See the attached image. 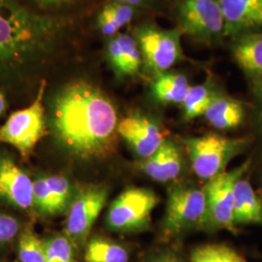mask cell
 <instances>
[{"instance_id": "cell-1", "label": "cell", "mask_w": 262, "mask_h": 262, "mask_svg": "<svg viewBox=\"0 0 262 262\" xmlns=\"http://www.w3.org/2000/svg\"><path fill=\"white\" fill-rule=\"evenodd\" d=\"M119 122L110 98L88 82L66 84L55 97L53 125L56 137L77 158L109 157L117 147Z\"/></svg>"}, {"instance_id": "cell-2", "label": "cell", "mask_w": 262, "mask_h": 262, "mask_svg": "<svg viewBox=\"0 0 262 262\" xmlns=\"http://www.w3.org/2000/svg\"><path fill=\"white\" fill-rule=\"evenodd\" d=\"M66 34L59 18L0 0V77L40 66L56 56Z\"/></svg>"}, {"instance_id": "cell-3", "label": "cell", "mask_w": 262, "mask_h": 262, "mask_svg": "<svg viewBox=\"0 0 262 262\" xmlns=\"http://www.w3.org/2000/svg\"><path fill=\"white\" fill-rule=\"evenodd\" d=\"M184 143L194 173L199 178L210 181L225 172L228 163L245 151L249 139L210 133L187 138Z\"/></svg>"}, {"instance_id": "cell-4", "label": "cell", "mask_w": 262, "mask_h": 262, "mask_svg": "<svg viewBox=\"0 0 262 262\" xmlns=\"http://www.w3.org/2000/svg\"><path fill=\"white\" fill-rule=\"evenodd\" d=\"M205 219L206 195L204 187L176 185L169 188L162 225L165 234L174 236L191 228H204Z\"/></svg>"}, {"instance_id": "cell-5", "label": "cell", "mask_w": 262, "mask_h": 262, "mask_svg": "<svg viewBox=\"0 0 262 262\" xmlns=\"http://www.w3.org/2000/svg\"><path fill=\"white\" fill-rule=\"evenodd\" d=\"M134 38L147 71L155 76L167 72L183 57L181 31L163 29L154 25L136 28Z\"/></svg>"}, {"instance_id": "cell-6", "label": "cell", "mask_w": 262, "mask_h": 262, "mask_svg": "<svg viewBox=\"0 0 262 262\" xmlns=\"http://www.w3.org/2000/svg\"><path fill=\"white\" fill-rule=\"evenodd\" d=\"M159 197L148 188L131 187L117 197L108 210L106 223L119 232H141L150 226L154 209Z\"/></svg>"}, {"instance_id": "cell-7", "label": "cell", "mask_w": 262, "mask_h": 262, "mask_svg": "<svg viewBox=\"0 0 262 262\" xmlns=\"http://www.w3.org/2000/svg\"><path fill=\"white\" fill-rule=\"evenodd\" d=\"M251 166V159L230 171H225L208 181L204 187L206 195V219L204 228L212 230L225 229L236 233L233 220L234 187Z\"/></svg>"}, {"instance_id": "cell-8", "label": "cell", "mask_w": 262, "mask_h": 262, "mask_svg": "<svg viewBox=\"0 0 262 262\" xmlns=\"http://www.w3.org/2000/svg\"><path fill=\"white\" fill-rule=\"evenodd\" d=\"M46 82H42L34 101L27 108L13 113L0 126V142L9 144L28 157L45 135V110L43 95Z\"/></svg>"}, {"instance_id": "cell-9", "label": "cell", "mask_w": 262, "mask_h": 262, "mask_svg": "<svg viewBox=\"0 0 262 262\" xmlns=\"http://www.w3.org/2000/svg\"><path fill=\"white\" fill-rule=\"evenodd\" d=\"M178 17L181 30L201 42L225 36V17L217 0H184Z\"/></svg>"}, {"instance_id": "cell-10", "label": "cell", "mask_w": 262, "mask_h": 262, "mask_svg": "<svg viewBox=\"0 0 262 262\" xmlns=\"http://www.w3.org/2000/svg\"><path fill=\"white\" fill-rule=\"evenodd\" d=\"M108 190L104 187H85L73 199L66 224V236L75 246H84L97 216L107 201Z\"/></svg>"}, {"instance_id": "cell-11", "label": "cell", "mask_w": 262, "mask_h": 262, "mask_svg": "<svg viewBox=\"0 0 262 262\" xmlns=\"http://www.w3.org/2000/svg\"><path fill=\"white\" fill-rule=\"evenodd\" d=\"M118 133L142 159L152 156L165 140L159 123L141 114H132L122 119L118 125Z\"/></svg>"}, {"instance_id": "cell-12", "label": "cell", "mask_w": 262, "mask_h": 262, "mask_svg": "<svg viewBox=\"0 0 262 262\" xmlns=\"http://www.w3.org/2000/svg\"><path fill=\"white\" fill-rule=\"evenodd\" d=\"M0 197L15 206H33V182L9 158L0 159Z\"/></svg>"}, {"instance_id": "cell-13", "label": "cell", "mask_w": 262, "mask_h": 262, "mask_svg": "<svg viewBox=\"0 0 262 262\" xmlns=\"http://www.w3.org/2000/svg\"><path fill=\"white\" fill-rule=\"evenodd\" d=\"M142 172L154 181L167 183L178 178L184 167V160L174 141L165 139L150 158L139 163Z\"/></svg>"}, {"instance_id": "cell-14", "label": "cell", "mask_w": 262, "mask_h": 262, "mask_svg": "<svg viewBox=\"0 0 262 262\" xmlns=\"http://www.w3.org/2000/svg\"><path fill=\"white\" fill-rule=\"evenodd\" d=\"M106 56L118 77L137 74L143 62L135 38L125 33H118L110 38L106 45Z\"/></svg>"}, {"instance_id": "cell-15", "label": "cell", "mask_w": 262, "mask_h": 262, "mask_svg": "<svg viewBox=\"0 0 262 262\" xmlns=\"http://www.w3.org/2000/svg\"><path fill=\"white\" fill-rule=\"evenodd\" d=\"M236 63L253 84H262V32H245L232 48Z\"/></svg>"}, {"instance_id": "cell-16", "label": "cell", "mask_w": 262, "mask_h": 262, "mask_svg": "<svg viewBox=\"0 0 262 262\" xmlns=\"http://www.w3.org/2000/svg\"><path fill=\"white\" fill-rule=\"evenodd\" d=\"M225 20V35L239 36L255 27L262 0H217Z\"/></svg>"}, {"instance_id": "cell-17", "label": "cell", "mask_w": 262, "mask_h": 262, "mask_svg": "<svg viewBox=\"0 0 262 262\" xmlns=\"http://www.w3.org/2000/svg\"><path fill=\"white\" fill-rule=\"evenodd\" d=\"M233 220L236 226L262 225V199L244 176L235 184Z\"/></svg>"}, {"instance_id": "cell-18", "label": "cell", "mask_w": 262, "mask_h": 262, "mask_svg": "<svg viewBox=\"0 0 262 262\" xmlns=\"http://www.w3.org/2000/svg\"><path fill=\"white\" fill-rule=\"evenodd\" d=\"M207 122L220 130L237 128L243 123L246 111L243 103L228 95L217 94L204 114Z\"/></svg>"}, {"instance_id": "cell-19", "label": "cell", "mask_w": 262, "mask_h": 262, "mask_svg": "<svg viewBox=\"0 0 262 262\" xmlns=\"http://www.w3.org/2000/svg\"><path fill=\"white\" fill-rule=\"evenodd\" d=\"M189 89L187 77L180 73H162L151 83L152 95L162 104L183 103Z\"/></svg>"}, {"instance_id": "cell-20", "label": "cell", "mask_w": 262, "mask_h": 262, "mask_svg": "<svg viewBox=\"0 0 262 262\" xmlns=\"http://www.w3.org/2000/svg\"><path fill=\"white\" fill-rule=\"evenodd\" d=\"M135 8L122 2L111 1L104 6L97 17V26L106 37L112 38L133 19Z\"/></svg>"}, {"instance_id": "cell-21", "label": "cell", "mask_w": 262, "mask_h": 262, "mask_svg": "<svg viewBox=\"0 0 262 262\" xmlns=\"http://www.w3.org/2000/svg\"><path fill=\"white\" fill-rule=\"evenodd\" d=\"M128 258L123 246L104 237L92 238L85 247V262H128Z\"/></svg>"}, {"instance_id": "cell-22", "label": "cell", "mask_w": 262, "mask_h": 262, "mask_svg": "<svg viewBox=\"0 0 262 262\" xmlns=\"http://www.w3.org/2000/svg\"><path fill=\"white\" fill-rule=\"evenodd\" d=\"M217 93L210 84L190 86L183 103V117L186 121L196 119L204 115Z\"/></svg>"}, {"instance_id": "cell-23", "label": "cell", "mask_w": 262, "mask_h": 262, "mask_svg": "<svg viewBox=\"0 0 262 262\" xmlns=\"http://www.w3.org/2000/svg\"><path fill=\"white\" fill-rule=\"evenodd\" d=\"M190 262H248L241 253L225 244H207L195 248Z\"/></svg>"}, {"instance_id": "cell-24", "label": "cell", "mask_w": 262, "mask_h": 262, "mask_svg": "<svg viewBox=\"0 0 262 262\" xmlns=\"http://www.w3.org/2000/svg\"><path fill=\"white\" fill-rule=\"evenodd\" d=\"M19 259L20 262H45V242L31 230H26L19 238Z\"/></svg>"}, {"instance_id": "cell-25", "label": "cell", "mask_w": 262, "mask_h": 262, "mask_svg": "<svg viewBox=\"0 0 262 262\" xmlns=\"http://www.w3.org/2000/svg\"><path fill=\"white\" fill-rule=\"evenodd\" d=\"M75 249L66 236L51 237L45 242V262H75Z\"/></svg>"}, {"instance_id": "cell-26", "label": "cell", "mask_w": 262, "mask_h": 262, "mask_svg": "<svg viewBox=\"0 0 262 262\" xmlns=\"http://www.w3.org/2000/svg\"><path fill=\"white\" fill-rule=\"evenodd\" d=\"M52 196L55 214L66 210L72 195V187L63 176H51L45 178Z\"/></svg>"}, {"instance_id": "cell-27", "label": "cell", "mask_w": 262, "mask_h": 262, "mask_svg": "<svg viewBox=\"0 0 262 262\" xmlns=\"http://www.w3.org/2000/svg\"><path fill=\"white\" fill-rule=\"evenodd\" d=\"M33 205L45 214H55L52 196L45 178L33 182Z\"/></svg>"}, {"instance_id": "cell-28", "label": "cell", "mask_w": 262, "mask_h": 262, "mask_svg": "<svg viewBox=\"0 0 262 262\" xmlns=\"http://www.w3.org/2000/svg\"><path fill=\"white\" fill-rule=\"evenodd\" d=\"M18 221L12 216L0 213V245L10 242L19 232Z\"/></svg>"}, {"instance_id": "cell-29", "label": "cell", "mask_w": 262, "mask_h": 262, "mask_svg": "<svg viewBox=\"0 0 262 262\" xmlns=\"http://www.w3.org/2000/svg\"><path fill=\"white\" fill-rule=\"evenodd\" d=\"M254 94H255V99H256L258 127H259V131L262 135V84L254 85Z\"/></svg>"}, {"instance_id": "cell-30", "label": "cell", "mask_w": 262, "mask_h": 262, "mask_svg": "<svg viewBox=\"0 0 262 262\" xmlns=\"http://www.w3.org/2000/svg\"><path fill=\"white\" fill-rule=\"evenodd\" d=\"M112 1H117V2H122L124 4L130 5L134 8H140V7H149L152 5L157 0H112Z\"/></svg>"}, {"instance_id": "cell-31", "label": "cell", "mask_w": 262, "mask_h": 262, "mask_svg": "<svg viewBox=\"0 0 262 262\" xmlns=\"http://www.w3.org/2000/svg\"><path fill=\"white\" fill-rule=\"evenodd\" d=\"M148 262H182L173 253H162L151 257Z\"/></svg>"}, {"instance_id": "cell-32", "label": "cell", "mask_w": 262, "mask_h": 262, "mask_svg": "<svg viewBox=\"0 0 262 262\" xmlns=\"http://www.w3.org/2000/svg\"><path fill=\"white\" fill-rule=\"evenodd\" d=\"M36 1L38 3L45 6H59V5L70 3L74 0H36Z\"/></svg>"}, {"instance_id": "cell-33", "label": "cell", "mask_w": 262, "mask_h": 262, "mask_svg": "<svg viewBox=\"0 0 262 262\" xmlns=\"http://www.w3.org/2000/svg\"><path fill=\"white\" fill-rule=\"evenodd\" d=\"M5 110H6V100L4 95L0 93V116L3 115Z\"/></svg>"}, {"instance_id": "cell-34", "label": "cell", "mask_w": 262, "mask_h": 262, "mask_svg": "<svg viewBox=\"0 0 262 262\" xmlns=\"http://www.w3.org/2000/svg\"><path fill=\"white\" fill-rule=\"evenodd\" d=\"M260 26H262V7L255 19V27H260Z\"/></svg>"}, {"instance_id": "cell-35", "label": "cell", "mask_w": 262, "mask_h": 262, "mask_svg": "<svg viewBox=\"0 0 262 262\" xmlns=\"http://www.w3.org/2000/svg\"><path fill=\"white\" fill-rule=\"evenodd\" d=\"M260 198L262 199V179H261V185H260V188H259V194H258Z\"/></svg>"}]
</instances>
